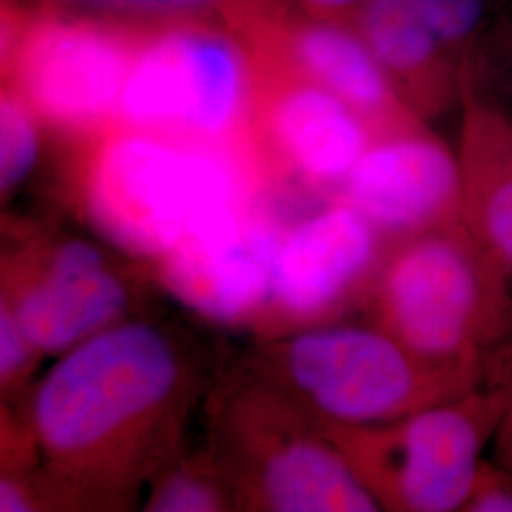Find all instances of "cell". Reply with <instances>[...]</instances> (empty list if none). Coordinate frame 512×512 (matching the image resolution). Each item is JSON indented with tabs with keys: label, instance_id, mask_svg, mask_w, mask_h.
<instances>
[{
	"label": "cell",
	"instance_id": "6",
	"mask_svg": "<svg viewBox=\"0 0 512 512\" xmlns=\"http://www.w3.org/2000/svg\"><path fill=\"white\" fill-rule=\"evenodd\" d=\"M258 65L209 14L139 16L118 124L211 145H249Z\"/></svg>",
	"mask_w": 512,
	"mask_h": 512
},
{
	"label": "cell",
	"instance_id": "2",
	"mask_svg": "<svg viewBox=\"0 0 512 512\" xmlns=\"http://www.w3.org/2000/svg\"><path fill=\"white\" fill-rule=\"evenodd\" d=\"M76 147L71 192L112 249L156 266L272 194L253 145H211L116 124Z\"/></svg>",
	"mask_w": 512,
	"mask_h": 512
},
{
	"label": "cell",
	"instance_id": "3",
	"mask_svg": "<svg viewBox=\"0 0 512 512\" xmlns=\"http://www.w3.org/2000/svg\"><path fill=\"white\" fill-rule=\"evenodd\" d=\"M363 308L416 357L478 376L512 332L511 283L465 224L389 243Z\"/></svg>",
	"mask_w": 512,
	"mask_h": 512
},
{
	"label": "cell",
	"instance_id": "22",
	"mask_svg": "<svg viewBox=\"0 0 512 512\" xmlns=\"http://www.w3.org/2000/svg\"><path fill=\"white\" fill-rule=\"evenodd\" d=\"M480 78L484 82H501L512 88V0H505L494 37L484 57Z\"/></svg>",
	"mask_w": 512,
	"mask_h": 512
},
{
	"label": "cell",
	"instance_id": "11",
	"mask_svg": "<svg viewBox=\"0 0 512 512\" xmlns=\"http://www.w3.org/2000/svg\"><path fill=\"white\" fill-rule=\"evenodd\" d=\"M2 302L40 355H63L126 319L129 281L93 241L35 243L4 264Z\"/></svg>",
	"mask_w": 512,
	"mask_h": 512
},
{
	"label": "cell",
	"instance_id": "17",
	"mask_svg": "<svg viewBox=\"0 0 512 512\" xmlns=\"http://www.w3.org/2000/svg\"><path fill=\"white\" fill-rule=\"evenodd\" d=\"M143 509L148 512L232 511L236 499L211 454L171 459L148 482Z\"/></svg>",
	"mask_w": 512,
	"mask_h": 512
},
{
	"label": "cell",
	"instance_id": "18",
	"mask_svg": "<svg viewBox=\"0 0 512 512\" xmlns=\"http://www.w3.org/2000/svg\"><path fill=\"white\" fill-rule=\"evenodd\" d=\"M40 128L33 109L18 93L2 86L0 97V194L12 196L37 167Z\"/></svg>",
	"mask_w": 512,
	"mask_h": 512
},
{
	"label": "cell",
	"instance_id": "8",
	"mask_svg": "<svg viewBox=\"0 0 512 512\" xmlns=\"http://www.w3.org/2000/svg\"><path fill=\"white\" fill-rule=\"evenodd\" d=\"M507 401V385L494 380L399 420L323 425L380 509L463 511L480 452L497 433Z\"/></svg>",
	"mask_w": 512,
	"mask_h": 512
},
{
	"label": "cell",
	"instance_id": "21",
	"mask_svg": "<svg viewBox=\"0 0 512 512\" xmlns=\"http://www.w3.org/2000/svg\"><path fill=\"white\" fill-rule=\"evenodd\" d=\"M467 512H512V475L505 467L482 461L463 505Z\"/></svg>",
	"mask_w": 512,
	"mask_h": 512
},
{
	"label": "cell",
	"instance_id": "7",
	"mask_svg": "<svg viewBox=\"0 0 512 512\" xmlns=\"http://www.w3.org/2000/svg\"><path fill=\"white\" fill-rule=\"evenodd\" d=\"M139 16L101 18L57 4L2 6V86L18 93L44 128L71 143L118 124Z\"/></svg>",
	"mask_w": 512,
	"mask_h": 512
},
{
	"label": "cell",
	"instance_id": "12",
	"mask_svg": "<svg viewBox=\"0 0 512 512\" xmlns=\"http://www.w3.org/2000/svg\"><path fill=\"white\" fill-rule=\"evenodd\" d=\"M264 198L232 219L184 239L154 272L186 310L209 323H264L274 287L281 224Z\"/></svg>",
	"mask_w": 512,
	"mask_h": 512
},
{
	"label": "cell",
	"instance_id": "19",
	"mask_svg": "<svg viewBox=\"0 0 512 512\" xmlns=\"http://www.w3.org/2000/svg\"><path fill=\"white\" fill-rule=\"evenodd\" d=\"M38 349L33 346L18 317L6 302H0V384L2 391H14L27 384L37 366Z\"/></svg>",
	"mask_w": 512,
	"mask_h": 512
},
{
	"label": "cell",
	"instance_id": "15",
	"mask_svg": "<svg viewBox=\"0 0 512 512\" xmlns=\"http://www.w3.org/2000/svg\"><path fill=\"white\" fill-rule=\"evenodd\" d=\"M353 27L425 122L461 107L465 80L476 67L465 63L408 0H368Z\"/></svg>",
	"mask_w": 512,
	"mask_h": 512
},
{
	"label": "cell",
	"instance_id": "20",
	"mask_svg": "<svg viewBox=\"0 0 512 512\" xmlns=\"http://www.w3.org/2000/svg\"><path fill=\"white\" fill-rule=\"evenodd\" d=\"M57 4L59 0H42ZM63 2H86L124 10L131 16H165V14H209L228 19L247 0H63Z\"/></svg>",
	"mask_w": 512,
	"mask_h": 512
},
{
	"label": "cell",
	"instance_id": "23",
	"mask_svg": "<svg viewBox=\"0 0 512 512\" xmlns=\"http://www.w3.org/2000/svg\"><path fill=\"white\" fill-rule=\"evenodd\" d=\"M46 505L37 476L4 471L0 476V512L42 511Z\"/></svg>",
	"mask_w": 512,
	"mask_h": 512
},
{
	"label": "cell",
	"instance_id": "26",
	"mask_svg": "<svg viewBox=\"0 0 512 512\" xmlns=\"http://www.w3.org/2000/svg\"><path fill=\"white\" fill-rule=\"evenodd\" d=\"M505 107V114H507V124H509V131H511L512 137V110L511 107H507V105H503Z\"/></svg>",
	"mask_w": 512,
	"mask_h": 512
},
{
	"label": "cell",
	"instance_id": "24",
	"mask_svg": "<svg viewBox=\"0 0 512 512\" xmlns=\"http://www.w3.org/2000/svg\"><path fill=\"white\" fill-rule=\"evenodd\" d=\"M490 372L494 374L495 382H503L509 389V401L503 412L501 423L497 427V444H499V456L503 461V467L512 475V359L501 357L490 366Z\"/></svg>",
	"mask_w": 512,
	"mask_h": 512
},
{
	"label": "cell",
	"instance_id": "5",
	"mask_svg": "<svg viewBox=\"0 0 512 512\" xmlns=\"http://www.w3.org/2000/svg\"><path fill=\"white\" fill-rule=\"evenodd\" d=\"M247 368L330 425H376L458 399L482 376L423 361L374 323L279 334Z\"/></svg>",
	"mask_w": 512,
	"mask_h": 512
},
{
	"label": "cell",
	"instance_id": "9",
	"mask_svg": "<svg viewBox=\"0 0 512 512\" xmlns=\"http://www.w3.org/2000/svg\"><path fill=\"white\" fill-rule=\"evenodd\" d=\"M253 54L258 92L251 141L275 192L298 186L308 196L336 198L374 131L338 95L274 57Z\"/></svg>",
	"mask_w": 512,
	"mask_h": 512
},
{
	"label": "cell",
	"instance_id": "25",
	"mask_svg": "<svg viewBox=\"0 0 512 512\" xmlns=\"http://www.w3.org/2000/svg\"><path fill=\"white\" fill-rule=\"evenodd\" d=\"M296 6L313 18L353 25L368 0H294Z\"/></svg>",
	"mask_w": 512,
	"mask_h": 512
},
{
	"label": "cell",
	"instance_id": "4",
	"mask_svg": "<svg viewBox=\"0 0 512 512\" xmlns=\"http://www.w3.org/2000/svg\"><path fill=\"white\" fill-rule=\"evenodd\" d=\"M209 420V454L238 509L382 511L325 425L247 366L211 395Z\"/></svg>",
	"mask_w": 512,
	"mask_h": 512
},
{
	"label": "cell",
	"instance_id": "16",
	"mask_svg": "<svg viewBox=\"0 0 512 512\" xmlns=\"http://www.w3.org/2000/svg\"><path fill=\"white\" fill-rule=\"evenodd\" d=\"M461 110L463 220L512 287V137L505 107L471 71Z\"/></svg>",
	"mask_w": 512,
	"mask_h": 512
},
{
	"label": "cell",
	"instance_id": "1",
	"mask_svg": "<svg viewBox=\"0 0 512 512\" xmlns=\"http://www.w3.org/2000/svg\"><path fill=\"white\" fill-rule=\"evenodd\" d=\"M196 372L169 330L124 319L59 355L35 385L25 433L54 509H120L175 458Z\"/></svg>",
	"mask_w": 512,
	"mask_h": 512
},
{
	"label": "cell",
	"instance_id": "10",
	"mask_svg": "<svg viewBox=\"0 0 512 512\" xmlns=\"http://www.w3.org/2000/svg\"><path fill=\"white\" fill-rule=\"evenodd\" d=\"M389 241L342 198L281 224L264 327L287 334L338 321L365 306Z\"/></svg>",
	"mask_w": 512,
	"mask_h": 512
},
{
	"label": "cell",
	"instance_id": "13",
	"mask_svg": "<svg viewBox=\"0 0 512 512\" xmlns=\"http://www.w3.org/2000/svg\"><path fill=\"white\" fill-rule=\"evenodd\" d=\"M389 243L465 224L463 167L427 122L376 137L340 194Z\"/></svg>",
	"mask_w": 512,
	"mask_h": 512
},
{
	"label": "cell",
	"instance_id": "14",
	"mask_svg": "<svg viewBox=\"0 0 512 512\" xmlns=\"http://www.w3.org/2000/svg\"><path fill=\"white\" fill-rule=\"evenodd\" d=\"M239 35L256 54L274 57L338 95L365 118L376 137L425 122L353 25L313 18L287 0H272Z\"/></svg>",
	"mask_w": 512,
	"mask_h": 512
}]
</instances>
